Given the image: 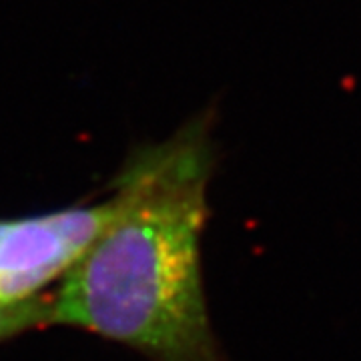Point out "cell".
Returning a JSON list of instances; mask_svg holds the SVG:
<instances>
[{
    "label": "cell",
    "mask_w": 361,
    "mask_h": 361,
    "mask_svg": "<svg viewBox=\"0 0 361 361\" xmlns=\"http://www.w3.org/2000/svg\"><path fill=\"white\" fill-rule=\"evenodd\" d=\"M111 215L109 195L101 203L0 219V303L28 301L61 283Z\"/></svg>",
    "instance_id": "cell-2"
},
{
    "label": "cell",
    "mask_w": 361,
    "mask_h": 361,
    "mask_svg": "<svg viewBox=\"0 0 361 361\" xmlns=\"http://www.w3.org/2000/svg\"><path fill=\"white\" fill-rule=\"evenodd\" d=\"M213 169L201 116L139 147L111 185V219L52 293V323L149 361H231L211 327L203 283Z\"/></svg>",
    "instance_id": "cell-1"
},
{
    "label": "cell",
    "mask_w": 361,
    "mask_h": 361,
    "mask_svg": "<svg viewBox=\"0 0 361 361\" xmlns=\"http://www.w3.org/2000/svg\"><path fill=\"white\" fill-rule=\"evenodd\" d=\"M47 325H54L52 293H44L20 303H0V343Z\"/></svg>",
    "instance_id": "cell-3"
}]
</instances>
